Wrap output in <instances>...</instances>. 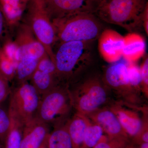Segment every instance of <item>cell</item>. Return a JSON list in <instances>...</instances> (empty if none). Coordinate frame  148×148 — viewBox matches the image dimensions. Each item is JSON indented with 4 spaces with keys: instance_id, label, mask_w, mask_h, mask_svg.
<instances>
[{
    "instance_id": "1",
    "label": "cell",
    "mask_w": 148,
    "mask_h": 148,
    "mask_svg": "<svg viewBox=\"0 0 148 148\" xmlns=\"http://www.w3.org/2000/svg\"><path fill=\"white\" fill-rule=\"evenodd\" d=\"M147 0H101L94 14L101 21L136 33L142 26V16Z\"/></svg>"
},
{
    "instance_id": "2",
    "label": "cell",
    "mask_w": 148,
    "mask_h": 148,
    "mask_svg": "<svg viewBox=\"0 0 148 148\" xmlns=\"http://www.w3.org/2000/svg\"><path fill=\"white\" fill-rule=\"evenodd\" d=\"M57 40L91 42L98 39L103 29L101 20L92 12H81L52 20Z\"/></svg>"
},
{
    "instance_id": "3",
    "label": "cell",
    "mask_w": 148,
    "mask_h": 148,
    "mask_svg": "<svg viewBox=\"0 0 148 148\" xmlns=\"http://www.w3.org/2000/svg\"><path fill=\"white\" fill-rule=\"evenodd\" d=\"M91 42L61 43L55 55L54 64L59 81L68 80L82 71L92 59Z\"/></svg>"
},
{
    "instance_id": "4",
    "label": "cell",
    "mask_w": 148,
    "mask_h": 148,
    "mask_svg": "<svg viewBox=\"0 0 148 148\" xmlns=\"http://www.w3.org/2000/svg\"><path fill=\"white\" fill-rule=\"evenodd\" d=\"M24 23L32 29L35 37L45 49L54 64L52 47L57 41L55 28L45 9L42 0H30Z\"/></svg>"
},
{
    "instance_id": "5",
    "label": "cell",
    "mask_w": 148,
    "mask_h": 148,
    "mask_svg": "<svg viewBox=\"0 0 148 148\" xmlns=\"http://www.w3.org/2000/svg\"><path fill=\"white\" fill-rule=\"evenodd\" d=\"M72 107L71 91L67 86L58 84L41 96L36 117L48 125L57 123L69 114Z\"/></svg>"
},
{
    "instance_id": "6",
    "label": "cell",
    "mask_w": 148,
    "mask_h": 148,
    "mask_svg": "<svg viewBox=\"0 0 148 148\" xmlns=\"http://www.w3.org/2000/svg\"><path fill=\"white\" fill-rule=\"evenodd\" d=\"M71 92L73 107L77 113L86 116L100 109L108 98L104 85L96 78L87 80L75 92Z\"/></svg>"
},
{
    "instance_id": "7",
    "label": "cell",
    "mask_w": 148,
    "mask_h": 148,
    "mask_svg": "<svg viewBox=\"0 0 148 148\" xmlns=\"http://www.w3.org/2000/svg\"><path fill=\"white\" fill-rule=\"evenodd\" d=\"M104 81L118 92L142 89L140 67L123 60L112 64L106 69Z\"/></svg>"
},
{
    "instance_id": "8",
    "label": "cell",
    "mask_w": 148,
    "mask_h": 148,
    "mask_svg": "<svg viewBox=\"0 0 148 148\" xmlns=\"http://www.w3.org/2000/svg\"><path fill=\"white\" fill-rule=\"evenodd\" d=\"M11 95L8 113L24 125L36 116L40 95L27 82L19 84Z\"/></svg>"
},
{
    "instance_id": "9",
    "label": "cell",
    "mask_w": 148,
    "mask_h": 148,
    "mask_svg": "<svg viewBox=\"0 0 148 148\" xmlns=\"http://www.w3.org/2000/svg\"><path fill=\"white\" fill-rule=\"evenodd\" d=\"M15 39L17 46L15 55L16 62L27 58L40 60L47 55L45 49L35 37L32 29L25 23L17 27Z\"/></svg>"
},
{
    "instance_id": "10",
    "label": "cell",
    "mask_w": 148,
    "mask_h": 148,
    "mask_svg": "<svg viewBox=\"0 0 148 148\" xmlns=\"http://www.w3.org/2000/svg\"><path fill=\"white\" fill-rule=\"evenodd\" d=\"M51 21L81 12H94L93 0H42Z\"/></svg>"
},
{
    "instance_id": "11",
    "label": "cell",
    "mask_w": 148,
    "mask_h": 148,
    "mask_svg": "<svg viewBox=\"0 0 148 148\" xmlns=\"http://www.w3.org/2000/svg\"><path fill=\"white\" fill-rule=\"evenodd\" d=\"M86 116L102 127L110 142L120 147L124 145L127 135L110 109H99Z\"/></svg>"
},
{
    "instance_id": "12",
    "label": "cell",
    "mask_w": 148,
    "mask_h": 148,
    "mask_svg": "<svg viewBox=\"0 0 148 148\" xmlns=\"http://www.w3.org/2000/svg\"><path fill=\"white\" fill-rule=\"evenodd\" d=\"M98 39L99 53L106 62L113 64L122 58L124 36L112 29H106Z\"/></svg>"
},
{
    "instance_id": "13",
    "label": "cell",
    "mask_w": 148,
    "mask_h": 148,
    "mask_svg": "<svg viewBox=\"0 0 148 148\" xmlns=\"http://www.w3.org/2000/svg\"><path fill=\"white\" fill-rule=\"evenodd\" d=\"M48 125L36 116L24 125L20 148H40L44 145L49 132Z\"/></svg>"
},
{
    "instance_id": "14",
    "label": "cell",
    "mask_w": 148,
    "mask_h": 148,
    "mask_svg": "<svg viewBox=\"0 0 148 148\" xmlns=\"http://www.w3.org/2000/svg\"><path fill=\"white\" fill-rule=\"evenodd\" d=\"M116 116L127 135L136 137L143 128V123L139 114L131 109L120 105L110 109Z\"/></svg>"
},
{
    "instance_id": "15",
    "label": "cell",
    "mask_w": 148,
    "mask_h": 148,
    "mask_svg": "<svg viewBox=\"0 0 148 148\" xmlns=\"http://www.w3.org/2000/svg\"><path fill=\"white\" fill-rule=\"evenodd\" d=\"M146 43L144 37L137 33H129L124 36L122 58L135 63L145 55Z\"/></svg>"
},
{
    "instance_id": "16",
    "label": "cell",
    "mask_w": 148,
    "mask_h": 148,
    "mask_svg": "<svg viewBox=\"0 0 148 148\" xmlns=\"http://www.w3.org/2000/svg\"><path fill=\"white\" fill-rule=\"evenodd\" d=\"M30 0H0V8L10 31L17 28Z\"/></svg>"
},
{
    "instance_id": "17",
    "label": "cell",
    "mask_w": 148,
    "mask_h": 148,
    "mask_svg": "<svg viewBox=\"0 0 148 148\" xmlns=\"http://www.w3.org/2000/svg\"><path fill=\"white\" fill-rule=\"evenodd\" d=\"M89 122L87 116L76 113L66 123L72 148H84L85 132Z\"/></svg>"
},
{
    "instance_id": "18",
    "label": "cell",
    "mask_w": 148,
    "mask_h": 148,
    "mask_svg": "<svg viewBox=\"0 0 148 148\" xmlns=\"http://www.w3.org/2000/svg\"><path fill=\"white\" fill-rule=\"evenodd\" d=\"M47 148H72L71 140L67 125H57L49 132L46 141Z\"/></svg>"
},
{
    "instance_id": "19",
    "label": "cell",
    "mask_w": 148,
    "mask_h": 148,
    "mask_svg": "<svg viewBox=\"0 0 148 148\" xmlns=\"http://www.w3.org/2000/svg\"><path fill=\"white\" fill-rule=\"evenodd\" d=\"M31 84L41 96L50 91L58 84L59 81L56 75L36 70L30 79Z\"/></svg>"
},
{
    "instance_id": "20",
    "label": "cell",
    "mask_w": 148,
    "mask_h": 148,
    "mask_svg": "<svg viewBox=\"0 0 148 148\" xmlns=\"http://www.w3.org/2000/svg\"><path fill=\"white\" fill-rule=\"evenodd\" d=\"M39 60L27 58L18 61L15 77L19 84L27 82L36 70Z\"/></svg>"
},
{
    "instance_id": "21",
    "label": "cell",
    "mask_w": 148,
    "mask_h": 148,
    "mask_svg": "<svg viewBox=\"0 0 148 148\" xmlns=\"http://www.w3.org/2000/svg\"><path fill=\"white\" fill-rule=\"evenodd\" d=\"M10 116L11 119L10 127L6 138L4 147L20 148L24 125L15 118L10 115Z\"/></svg>"
},
{
    "instance_id": "22",
    "label": "cell",
    "mask_w": 148,
    "mask_h": 148,
    "mask_svg": "<svg viewBox=\"0 0 148 148\" xmlns=\"http://www.w3.org/2000/svg\"><path fill=\"white\" fill-rule=\"evenodd\" d=\"M102 127L97 123L90 121L85 132L84 138V148H93L101 141L104 137Z\"/></svg>"
},
{
    "instance_id": "23",
    "label": "cell",
    "mask_w": 148,
    "mask_h": 148,
    "mask_svg": "<svg viewBox=\"0 0 148 148\" xmlns=\"http://www.w3.org/2000/svg\"><path fill=\"white\" fill-rule=\"evenodd\" d=\"M8 59L3 53L1 48L0 51V73L9 82L11 81L15 77L16 65Z\"/></svg>"
},
{
    "instance_id": "24",
    "label": "cell",
    "mask_w": 148,
    "mask_h": 148,
    "mask_svg": "<svg viewBox=\"0 0 148 148\" xmlns=\"http://www.w3.org/2000/svg\"><path fill=\"white\" fill-rule=\"evenodd\" d=\"M11 119L8 111L0 106V143L4 144L10 128Z\"/></svg>"
},
{
    "instance_id": "25",
    "label": "cell",
    "mask_w": 148,
    "mask_h": 148,
    "mask_svg": "<svg viewBox=\"0 0 148 148\" xmlns=\"http://www.w3.org/2000/svg\"><path fill=\"white\" fill-rule=\"evenodd\" d=\"M36 69L57 77L55 64L48 55L39 60Z\"/></svg>"
},
{
    "instance_id": "26",
    "label": "cell",
    "mask_w": 148,
    "mask_h": 148,
    "mask_svg": "<svg viewBox=\"0 0 148 148\" xmlns=\"http://www.w3.org/2000/svg\"><path fill=\"white\" fill-rule=\"evenodd\" d=\"M3 53L11 61L17 64L15 60V55L17 50V46L14 40L8 38L4 42L3 45L1 48Z\"/></svg>"
},
{
    "instance_id": "27",
    "label": "cell",
    "mask_w": 148,
    "mask_h": 148,
    "mask_svg": "<svg viewBox=\"0 0 148 148\" xmlns=\"http://www.w3.org/2000/svg\"><path fill=\"white\" fill-rule=\"evenodd\" d=\"M141 77V86L143 92L148 95V58L146 56L140 67Z\"/></svg>"
},
{
    "instance_id": "28",
    "label": "cell",
    "mask_w": 148,
    "mask_h": 148,
    "mask_svg": "<svg viewBox=\"0 0 148 148\" xmlns=\"http://www.w3.org/2000/svg\"><path fill=\"white\" fill-rule=\"evenodd\" d=\"M9 81L0 73V106L10 93Z\"/></svg>"
},
{
    "instance_id": "29",
    "label": "cell",
    "mask_w": 148,
    "mask_h": 148,
    "mask_svg": "<svg viewBox=\"0 0 148 148\" xmlns=\"http://www.w3.org/2000/svg\"><path fill=\"white\" fill-rule=\"evenodd\" d=\"M8 29V28L6 23L5 18L0 8V42L3 41L4 39L6 40L9 38L6 36Z\"/></svg>"
},
{
    "instance_id": "30",
    "label": "cell",
    "mask_w": 148,
    "mask_h": 148,
    "mask_svg": "<svg viewBox=\"0 0 148 148\" xmlns=\"http://www.w3.org/2000/svg\"><path fill=\"white\" fill-rule=\"evenodd\" d=\"M113 143H108V138L105 136L103 137L102 140L99 143H98L93 148H118Z\"/></svg>"
},
{
    "instance_id": "31",
    "label": "cell",
    "mask_w": 148,
    "mask_h": 148,
    "mask_svg": "<svg viewBox=\"0 0 148 148\" xmlns=\"http://www.w3.org/2000/svg\"><path fill=\"white\" fill-rule=\"evenodd\" d=\"M142 26L147 36H148V4L146 5L142 16Z\"/></svg>"
},
{
    "instance_id": "32",
    "label": "cell",
    "mask_w": 148,
    "mask_h": 148,
    "mask_svg": "<svg viewBox=\"0 0 148 148\" xmlns=\"http://www.w3.org/2000/svg\"><path fill=\"white\" fill-rule=\"evenodd\" d=\"M141 135V139L143 143H148V132L147 128L143 130V128L138 135Z\"/></svg>"
},
{
    "instance_id": "33",
    "label": "cell",
    "mask_w": 148,
    "mask_h": 148,
    "mask_svg": "<svg viewBox=\"0 0 148 148\" xmlns=\"http://www.w3.org/2000/svg\"><path fill=\"white\" fill-rule=\"evenodd\" d=\"M141 148H148V143H142Z\"/></svg>"
},
{
    "instance_id": "34",
    "label": "cell",
    "mask_w": 148,
    "mask_h": 148,
    "mask_svg": "<svg viewBox=\"0 0 148 148\" xmlns=\"http://www.w3.org/2000/svg\"><path fill=\"white\" fill-rule=\"evenodd\" d=\"M93 1L95 2V3L96 4V5H97V4H98L101 0H93Z\"/></svg>"
},
{
    "instance_id": "35",
    "label": "cell",
    "mask_w": 148,
    "mask_h": 148,
    "mask_svg": "<svg viewBox=\"0 0 148 148\" xmlns=\"http://www.w3.org/2000/svg\"><path fill=\"white\" fill-rule=\"evenodd\" d=\"M0 148H5L4 147H3L2 145H1V143H0Z\"/></svg>"
},
{
    "instance_id": "36",
    "label": "cell",
    "mask_w": 148,
    "mask_h": 148,
    "mask_svg": "<svg viewBox=\"0 0 148 148\" xmlns=\"http://www.w3.org/2000/svg\"><path fill=\"white\" fill-rule=\"evenodd\" d=\"M40 148H47L46 147H45V146H42V147H40Z\"/></svg>"
},
{
    "instance_id": "37",
    "label": "cell",
    "mask_w": 148,
    "mask_h": 148,
    "mask_svg": "<svg viewBox=\"0 0 148 148\" xmlns=\"http://www.w3.org/2000/svg\"><path fill=\"white\" fill-rule=\"evenodd\" d=\"M1 48H0V51H1Z\"/></svg>"
}]
</instances>
